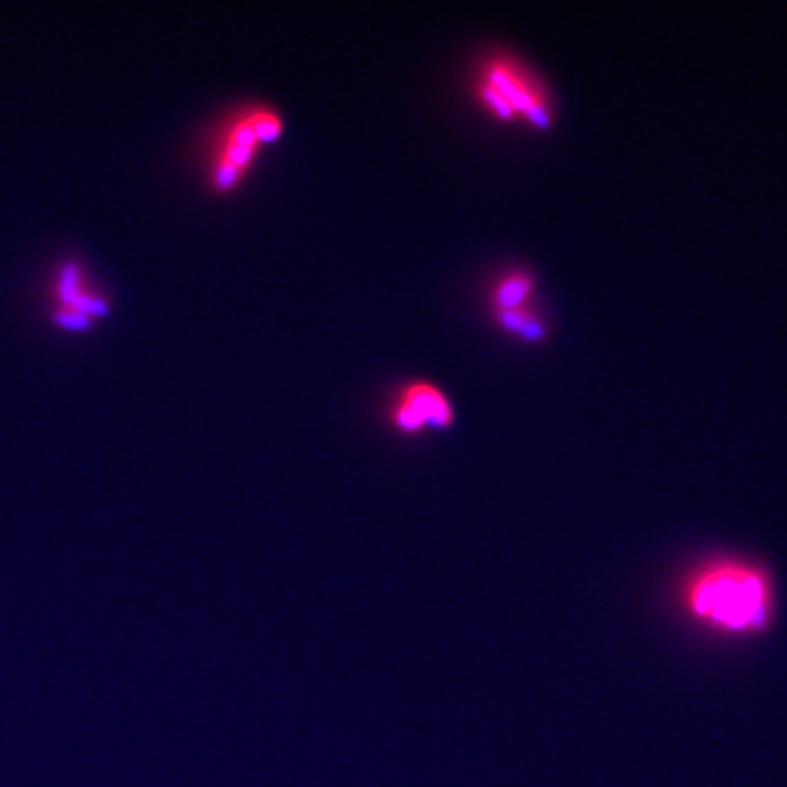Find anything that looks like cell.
<instances>
[{"label": "cell", "instance_id": "obj_1", "mask_svg": "<svg viewBox=\"0 0 787 787\" xmlns=\"http://www.w3.org/2000/svg\"><path fill=\"white\" fill-rule=\"evenodd\" d=\"M685 609L698 622L731 634L758 633L773 618V587L757 567L722 560L702 567L685 585Z\"/></svg>", "mask_w": 787, "mask_h": 787}, {"label": "cell", "instance_id": "obj_4", "mask_svg": "<svg viewBox=\"0 0 787 787\" xmlns=\"http://www.w3.org/2000/svg\"><path fill=\"white\" fill-rule=\"evenodd\" d=\"M263 141L256 130L252 112L236 119L228 126L223 141L219 146V154L215 159L214 183L219 190H230L245 175L248 164L256 157Z\"/></svg>", "mask_w": 787, "mask_h": 787}, {"label": "cell", "instance_id": "obj_2", "mask_svg": "<svg viewBox=\"0 0 787 787\" xmlns=\"http://www.w3.org/2000/svg\"><path fill=\"white\" fill-rule=\"evenodd\" d=\"M478 88L483 104L500 119L523 117L536 126L549 123V104L540 84L512 61L489 62Z\"/></svg>", "mask_w": 787, "mask_h": 787}, {"label": "cell", "instance_id": "obj_3", "mask_svg": "<svg viewBox=\"0 0 787 787\" xmlns=\"http://www.w3.org/2000/svg\"><path fill=\"white\" fill-rule=\"evenodd\" d=\"M390 421L401 434H420L421 430L447 429L454 421L449 398L430 383H412L401 390L392 407Z\"/></svg>", "mask_w": 787, "mask_h": 787}, {"label": "cell", "instance_id": "obj_5", "mask_svg": "<svg viewBox=\"0 0 787 787\" xmlns=\"http://www.w3.org/2000/svg\"><path fill=\"white\" fill-rule=\"evenodd\" d=\"M531 294V277L527 274H512V276L505 277L496 288L494 303L500 312L501 310L525 307Z\"/></svg>", "mask_w": 787, "mask_h": 787}]
</instances>
